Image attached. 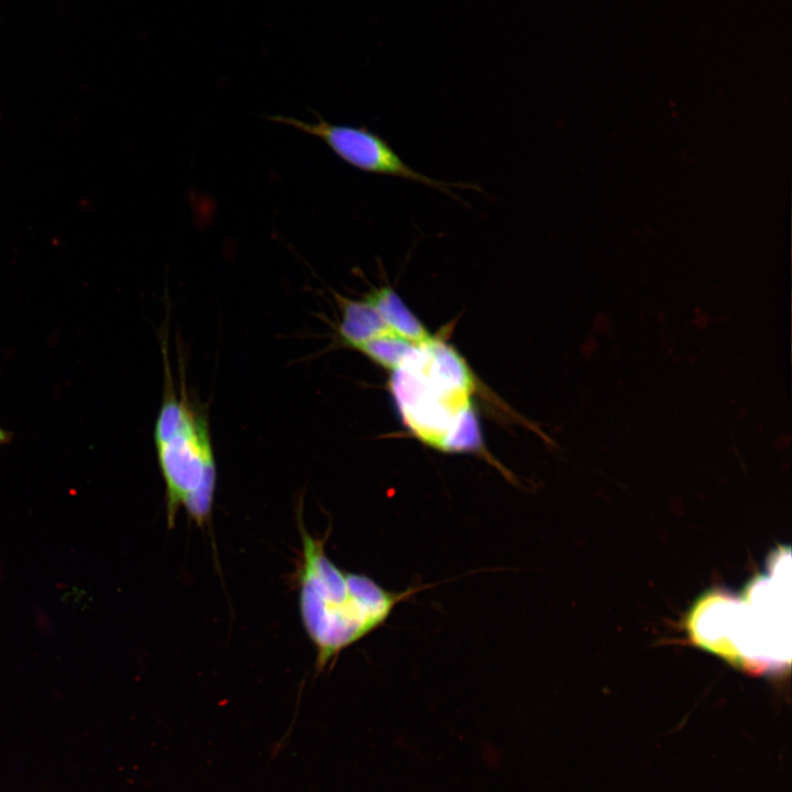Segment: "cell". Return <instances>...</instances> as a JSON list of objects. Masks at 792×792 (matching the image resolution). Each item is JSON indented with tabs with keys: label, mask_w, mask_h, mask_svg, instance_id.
<instances>
[{
	"label": "cell",
	"mask_w": 792,
	"mask_h": 792,
	"mask_svg": "<svg viewBox=\"0 0 792 792\" xmlns=\"http://www.w3.org/2000/svg\"><path fill=\"white\" fill-rule=\"evenodd\" d=\"M301 550L296 564L298 607L315 646L318 671L332 667L339 654L383 626L397 604L426 586L392 591L366 574L339 568L327 554L323 537L312 536L298 517Z\"/></svg>",
	"instance_id": "6da1fadb"
},
{
	"label": "cell",
	"mask_w": 792,
	"mask_h": 792,
	"mask_svg": "<svg viewBox=\"0 0 792 792\" xmlns=\"http://www.w3.org/2000/svg\"><path fill=\"white\" fill-rule=\"evenodd\" d=\"M164 354V397L154 426L157 462L165 483L167 526L172 529L180 508L200 528L210 522L217 470L209 424L182 380L173 388L170 366Z\"/></svg>",
	"instance_id": "7a4b0ae2"
},
{
	"label": "cell",
	"mask_w": 792,
	"mask_h": 792,
	"mask_svg": "<svg viewBox=\"0 0 792 792\" xmlns=\"http://www.w3.org/2000/svg\"><path fill=\"white\" fill-rule=\"evenodd\" d=\"M391 385L408 427L437 448L472 406L469 397L474 384L465 362L451 346L432 338L415 344L394 370Z\"/></svg>",
	"instance_id": "3957f363"
},
{
	"label": "cell",
	"mask_w": 792,
	"mask_h": 792,
	"mask_svg": "<svg viewBox=\"0 0 792 792\" xmlns=\"http://www.w3.org/2000/svg\"><path fill=\"white\" fill-rule=\"evenodd\" d=\"M270 119L321 140L338 157L362 172L419 183L454 198L450 187L476 188L441 182L419 173L407 165L385 139L366 128L333 124L322 118L308 122L277 114Z\"/></svg>",
	"instance_id": "277c9868"
},
{
	"label": "cell",
	"mask_w": 792,
	"mask_h": 792,
	"mask_svg": "<svg viewBox=\"0 0 792 792\" xmlns=\"http://www.w3.org/2000/svg\"><path fill=\"white\" fill-rule=\"evenodd\" d=\"M364 300L377 311L386 327L399 338L413 344H420L432 338L392 287L374 288L365 295Z\"/></svg>",
	"instance_id": "5b68a950"
},
{
	"label": "cell",
	"mask_w": 792,
	"mask_h": 792,
	"mask_svg": "<svg viewBox=\"0 0 792 792\" xmlns=\"http://www.w3.org/2000/svg\"><path fill=\"white\" fill-rule=\"evenodd\" d=\"M337 300L342 311L338 333L343 344L358 350L375 338L393 333L364 299L353 300L337 295Z\"/></svg>",
	"instance_id": "8992f818"
},
{
	"label": "cell",
	"mask_w": 792,
	"mask_h": 792,
	"mask_svg": "<svg viewBox=\"0 0 792 792\" xmlns=\"http://www.w3.org/2000/svg\"><path fill=\"white\" fill-rule=\"evenodd\" d=\"M414 346L398 336L388 333L366 342L358 350L378 365L394 371L407 359Z\"/></svg>",
	"instance_id": "52a82bcc"
},
{
	"label": "cell",
	"mask_w": 792,
	"mask_h": 792,
	"mask_svg": "<svg viewBox=\"0 0 792 792\" xmlns=\"http://www.w3.org/2000/svg\"><path fill=\"white\" fill-rule=\"evenodd\" d=\"M482 447L476 415L469 407L443 440L440 449L446 451H475Z\"/></svg>",
	"instance_id": "ba28073f"
},
{
	"label": "cell",
	"mask_w": 792,
	"mask_h": 792,
	"mask_svg": "<svg viewBox=\"0 0 792 792\" xmlns=\"http://www.w3.org/2000/svg\"><path fill=\"white\" fill-rule=\"evenodd\" d=\"M10 439H11L10 432L0 428V444L8 443L10 441Z\"/></svg>",
	"instance_id": "9c48e42d"
}]
</instances>
